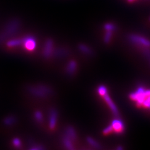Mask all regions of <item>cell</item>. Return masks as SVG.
Masks as SVG:
<instances>
[{"instance_id":"cell-1","label":"cell","mask_w":150,"mask_h":150,"mask_svg":"<svg viewBox=\"0 0 150 150\" xmlns=\"http://www.w3.org/2000/svg\"><path fill=\"white\" fill-rule=\"evenodd\" d=\"M20 26V21L17 19L12 20L6 25L4 31L0 34V41L5 38H8L13 35L18 30Z\"/></svg>"},{"instance_id":"cell-2","label":"cell","mask_w":150,"mask_h":150,"mask_svg":"<svg viewBox=\"0 0 150 150\" xmlns=\"http://www.w3.org/2000/svg\"><path fill=\"white\" fill-rule=\"evenodd\" d=\"M129 40L135 45L143 48H150V41L148 39L137 35H131Z\"/></svg>"},{"instance_id":"cell-3","label":"cell","mask_w":150,"mask_h":150,"mask_svg":"<svg viewBox=\"0 0 150 150\" xmlns=\"http://www.w3.org/2000/svg\"><path fill=\"white\" fill-rule=\"evenodd\" d=\"M29 91L33 95L41 97L47 96L50 93H51V90L48 88V87L42 85H39L33 87H31Z\"/></svg>"},{"instance_id":"cell-4","label":"cell","mask_w":150,"mask_h":150,"mask_svg":"<svg viewBox=\"0 0 150 150\" xmlns=\"http://www.w3.org/2000/svg\"><path fill=\"white\" fill-rule=\"evenodd\" d=\"M113 130L117 134H120L123 132L124 131V124L123 122L119 119L113 120L111 123Z\"/></svg>"},{"instance_id":"cell-5","label":"cell","mask_w":150,"mask_h":150,"mask_svg":"<svg viewBox=\"0 0 150 150\" xmlns=\"http://www.w3.org/2000/svg\"><path fill=\"white\" fill-rule=\"evenodd\" d=\"M105 101L107 103L108 106L110 108V109L111 110L113 113L115 115V116H117L118 114V109L117 107L116 106L115 104L113 102L112 99L111 98V97L109 96V95H108V93L106 94L105 96H103Z\"/></svg>"},{"instance_id":"cell-6","label":"cell","mask_w":150,"mask_h":150,"mask_svg":"<svg viewBox=\"0 0 150 150\" xmlns=\"http://www.w3.org/2000/svg\"><path fill=\"white\" fill-rule=\"evenodd\" d=\"M25 48L32 51L36 47L35 40L32 37H27L22 40Z\"/></svg>"},{"instance_id":"cell-7","label":"cell","mask_w":150,"mask_h":150,"mask_svg":"<svg viewBox=\"0 0 150 150\" xmlns=\"http://www.w3.org/2000/svg\"><path fill=\"white\" fill-rule=\"evenodd\" d=\"M52 41L51 40H48L46 43L44 50V56L46 57H48L52 52Z\"/></svg>"},{"instance_id":"cell-8","label":"cell","mask_w":150,"mask_h":150,"mask_svg":"<svg viewBox=\"0 0 150 150\" xmlns=\"http://www.w3.org/2000/svg\"><path fill=\"white\" fill-rule=\"evenodd\" d=\"M57 112L56 110H52L50 112V127L51 129H54L56 126L57 121Z\"/></svg>"},{"instance_id":"cell-9","label":"cell","mask_w":150,"mask_h":150,"mask_svg":"<svg viewBox=\"0 0 150 150\" xmlns=\"http://www.w3.org/2000/svg\"><path fill=\"white\" fill-rule=\"evenodd\" d=\"M76 68V64L75 61H71L69 64H68L67 67V72L69 74L71 75L75 72V70Z\"/></svg>"},{"instance_id":"cell-10","label":"cell","mask_w":150,"mask_h":150,"mask_svg":"<svg viewBox=\"0 0 150 150\" xmlns=\"http://www.w3.org/2000/svg\"><path fill=\"white\" fill-rule=\"evenodd\" d=\"M63 142L64 144V146L67 149L70 150H73L74 149L72 144L71 142V139L67 136H66L64 139H63Z\"/></svg>"},{"instance_id":"cell-11","label":"cell","mask_w":150,"mask_h":150,"mask_svg":"<svg viewBox=\"0 0 150 150\" xmlns=\"http://www.w3.org/2000/svg\"><path fill=\"white\" fill-rule=\"evenodd\" d=\"M22 42H23L22 40H20V39L12 40L8 41L7 43V45L8 47H15V46H17L20 45Z\"/></svg>"},{"instance_id":"cell-12","label":"cell","mask_w":150,"mask_h":150,"mask_svg":"<svg viewBox=\"0 0 150 150\" xmlns=\"http://www.w3.org/2000/svg\"><path fill=\"white\" fill-rule=\"evenodd\" d=\"M87 142L90 145L92 146V147H93L95 149H100L101 148V146L100 145L96 142L94 139H93L91 137H88L87 138Z\"/></svg>"},{"instance_id":"cell-13","label":"cell","mask_w":150,"mask_h":150,"mask_svg":"<svg viewBox=\"0 0 150 150\" xmlns=\"http://www.w3.org/2000/svg\"><path fill=\"white\" fill-rule=\"evenodd\" d=\"M67 136L69 137L71 140L75 139L76 134L75 130L72 127H69L67 129Z\"/></svg>"},{"instance_id":"cell-14","label":"cell","mask_w":150,"mask_h":150,"mask_svg":"<svg viewBox=\"0 0 150 150\" xmlns=\"http://www.w3.org/2000/svg\"><path fill=\"white\" fill-rule=\"evenodd\" d=\"M97 91H98V93H99V95L102 97L105 96L106 94L107 93V88H106V87H105L103 85H101V86H99L97 89Z\"/></svg>"},{"instance_id":"cell-15","label":"cell","mask_w":150,"mask_h":150,"mask_svg":"<svg viewBox=\"0 0 150 150\" xmlns=\"http://www.w3.org/2000/svg\"><path fill=\"white\" fill-rule=\"evenodd\" d=\"M79 48L80 49L81 51H82L83 52H84L85 54H92V50L91 49L85 45L81 44L79 46Z\"/></svg>"},{"instance_id":"cell-16","label":"cell","mask_w":150,"mask_h":150,"mask_svg":"<svg viewBox=\"0 0 150 150\" xmlns=\"http://www.w3.org/2000/svg\"><path fill=\"white\" fill-rule=\"evenodd\" d=\"M104 28L107 31H112L116 30V26L111 23H107L105 25Z\"/></svg>"},{"instance_id":"cell-17","label":"cell","mask_w":150,"mask_h":150,"mask_svg":"<svg viewBox=\"0 0 150 150\" xmlns=\"http://www.w3.org/2000/svg\"><path fill=\"white\" fill-rule=\"evenodd\" d=\"M112 37V31H107V32L105 34V38H104V41L105 43H108L110 40H111V38Z\"/></svg>"},{"instance_id":"cell-18","label":"cell","mask_w":150,"mask_h":150,"mask_svg":"<svg viewBox=\"0 0 150 150\" xmlns=\"http://www.w3.org/2000/svg\"><path fill=\"white\" fill-rule=\"evenodd\" d=\"M15 122V118L12 116H10L7 118H6L4 121V122L7 125H11Z\"/></svg>"},{"instance_id":"cell-19","label":"cell","mask_w":150,"mask_h":150,"mask_svg":"<svg viewBox=\"0 0 150 150\" xmlns=\"http://www.w3.org/2000/svg\"><path fill=\"white\" fill-rule=\"evenodd\" d=\"M35 116L36 120L38 121V122H40L42 121V120H43V116H42V113L40 112V111L36 112Z\"/></svg>"},{"instance_id":"cell-20","label":"cell","mask_w":150,"mask_h":150,"mask_svg":"<svg viewBox=\"0 0 150 150\" xmlns=\"http://www.w3.org/2000/svg\"><path fill=\"white\" fill-rule=\"evenodd\" d=\"M113 129L112 125H109L108 126H107V127H106L105 129L103 130V133L105 134H107L110 133H111V132H112Z\"/></svg>"},{"instance_id":"cell-21","label":"cell","mask_w":150,"mask_h":150,"mask_svg":"<svg viewBox=\"0 0 150 150\" xmlns=\"http://www.w3.org/2000/svg\"><path fill=\"white\" fill-rule=\"evenodd\" d=\"M13 145H14V146H15L17 148H19L21 147V142L20 140L18 139H15L13 140Z\"/></svg>"},{"instance_id":"cell-22","label":"cell","mask_w":150,"mask_h":150,"mask_svg":"<svg viewBox=\"0 0 150 150\" xmlns=\"http://www.w3.org/2000/svg\"><path fill=\"white\" fill-rule=\"evenodd\" d=\"M117 149V150H122V149H123V147H118Z\"/></svg>"},{"instance_id":"cell-23","label":"cell","mask_w":150,"mask_h":150,"mask_svg":"<svg viewBox=\"0 0 150 150\" xmlns=\"http://www.w3.org/2000/svg\"><path fill=\"white\" fill-rule=\"evenodd\" d=\"M132 1H134V0H129V2H132Z\"/></svg>"}]
</instances>
